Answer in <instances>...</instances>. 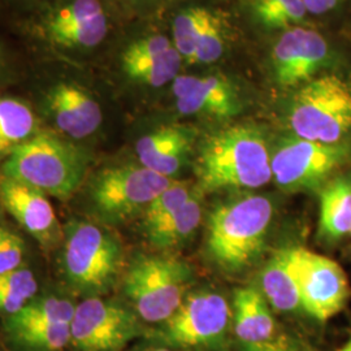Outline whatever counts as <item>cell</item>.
Masks as SVG:
<instances>
[{
	"mask_svg": "<svg viewBox=\"0 0 351 351\" xmlns=\"http://www.w3.org/2000/svg\"><path fill=\"white\" fill-rule=\"evenodd\" d=\"M195 175L206 191L264 186L272 178V168L263 136L250 125L213 133L202 145Z\"/></svg>",
	"mask_w": 351,
	"mask_h": 351,
	"instance_id": "cell-1",
	"label": "cell"
},
{
	"mask_svg": "<svg viewBox=\"0 0 351 351\" xmlns=\"http://www.w3.org/2000/svg\"><path fill=\"white\" fill-rule=\"evenodd\" d=\"M88 169L84 151L50 133H37L7 158L4 177L66 199L81 185Z\"/></svg>",
	"mask_w": 351,
	"mask_h": 351,
	"instance_id": "cell-2",
	"label": "cell"
},
{
	"mask_svg": "<svg viewBox=\"0 0 351 351\" xmlns=\"http://www.w3.org/2000/svg\"><path fill=\"white\" fill-rule=\"evenodd\" d=\"M274 206L263 195H247L219 204L207 226V249L226 271H239L261 254Z\"/></svg>",
	"mask_w": 351,
	"mask_h": 351,
	"instance_id": "cell-3",
	"label": "cell"
},
{
	"mask_svg": "<svg viewBox=\"0 0 351 351\" xmlns=\"http://www.w3.org/2000/svg\"><path fill=\"white\" fill-rule=\"evenodd\" d=\"M289 124L298 138L336 145L351 132V85L336 75L303 84L291 101Z\"/></svg>",
	"mask_w": 351,
	"mask_h": 351,
	"instance_id": "cell-4",
	"label": "cell"
},
{
	"mask_svg": "<svg viewBox=\"0 0 351 351\" xmlns=\"http://www.w3.org/2000/svg\"><path fill=\"white\" fill-rule=\"evenodd\" d=\"M189 280L190 269L184 262L171 256H142L126 274V297L145 322L164 323L185 300Z\"/></svg>",
	"mask_w": 351,
	"mask_h": 351,
	"instance_id": "cell-5",
	"label": "cell"
},
{
	"mask_svg": "<svg viewBox=\"0 0 351 351\" xmlns=\"http://www.w3.org/2000/svg\"><path fill=\"white\" fill-rule=\"evenodd\" d=\"M121 265V249L112 236L99 226L77 223L68 229L64 249V271L80 290L108 288Z\"/></svg>",
	"mask_w": 351,
	"mask_h": 351,
	"instance_id": "cell-6",
	"label": "cell"
},
{
	"mask_svg": "<svg viewBox=\"0 0 351 351\" xmlns=\"http://www.w3.org/2000/svg\"><path fill=\"white\" fill-rule=\"evenodd\" d=\"M172 184L143 165H123L101 171L91 185V201L99 213L123 220L146 210L164 189Z\"/></svg>",
	"mask_w": 351,
	"mask_h": 351,
	"instance_id": "cell-7",
	"label": "cell"
},
{
	"mask_svg": "<svg viewBox=\"0 0 351 351\" xmlns=\"http://www.w3.org/2000/svg\"><path fill=\"white\" fill-rule=\"evenodd\" d=\"M230 310L226 298L213 291L185 297L181 306L164 322L162 337L178 349H203L219 345L226 337Z\"/></svg>",
	"mask_w": 351,
	"mask_h": 351,
	"instance_id": "cell-8",
	"label": "cell"
},
{
	"mask_svg": "<svg viewBox=\"0 0 351 351\" xmlns=\"http://www.w3.org/2000/svg\"><path fill=\"white\" fill-rule=\"evenodd\" d=\"M346 158L348 150L339 143L291 139L282 143L271 159L272 178L288 191L319 188Z\"/></svg>",
	"mask_w": 351,
	"mask_h": 351,
	"instance_id": "cell-9",
	"label": "cell"
},
{
	"mask_svg": "<svg viewBox=\"0 0 351 351\" xmlns=\"http://www.w3.org/2000/svg\"><path fill=\"white\" fill-rule=\"evenodd\" d=\"M138 335L137 315L119 303L91 297L75 306L71 342L78 350H120Z\"/></svg>",
	"mask_w": 351,
	"mask_h": 351,
	"instance_id": "cell-10",
	"label": "cell"
},
{
	"mask_svg": "<svg viewBox=\"0 0 351 351\" xmlns=\"http://www.w3.org/2000/svg\"><path fill=\"white\" fill-rule=\"evenodd\" d=\"M295 256L301 307L316 320L326 322L349 300L348 276L337 262L304 247H297Z\"/></svg>",
	"mask_w": 351,
	"mask_h": 351,
	"instance_id": "cell-11",
	"label": "cell"
},
{
	"mask_svg": "<svg viewBox=\"0 0 351 351\" xmlns=\"http://www.w3.org/2000/svg\"><path fill=\"white\" fill-rule=\"evenodd\" d=\"M42 33L62 49H94L107 37L108 19L99 0H71L43 19Z\"/></svg>",
	"mask_w": 351,
	"mask_h": 351,
	"instance_id": "cell-12",
	"label": "cell"
},
{
	"mask_svg": "<svg viewBox=\"0 0 351 351\" xmlns=\"http://www.w3.org/2000/svg\"><path fill=\"white\" fill-rule=\"evenodd\" d=\"M329 47L326 38L306 27H293L278 38L274 49L277 84L290 88L306 84L326 63Z\"/></svg>",
	"mask_w": 351,
	"mask_h": 351,
	"instance_id": "cell-13",
	"label": "cell"
},
{
	"mask_svg": "<svg viewBox=\"0 0 351 351\" xmlns=\"http://www.w3.org/2000/svg\"><path fill=\"white\" fill-rule=\"evenodd\" d=\"M172 91L177 110L184 114L228 120L241 110L236 88L223 75H177Z\"/></svg>",
	"mask_w": 351,
	"mask_h": 351,
	"instance_id": "cell-14",
	"label": "cell"
},
{
	"mask_svg": "<svg viewBox=\"0 0 351 351\" xmlns=\"http://www.w3.org/2000/svg\"><path fill=\"white\" fill-rule=\"evenodd\" d=\"M172 34L176 50L190 63H215L224 53V26L220 17L210 10L189 8L178 13Z\"/></svg>",
	"mask_w": 351,
	"mask_h": 351,
	"instance_id": "cell-15",
	"label": "cell"
},
{
	"mask_svg": "<svg viewBox=\"0 0 351 351\" xmlns=\"http://www.w3.org/2000/svg\"><path fill=\"white\" fill-rule=\"evenodd\" d=\"M182 60L169 38L150 36L126 47L121 56V65L125 75L133 81L160 88L175 80Z\"/></svg>",
	"mask_w": 351,
	"mask_h": 351,
	"instance_id": "cell-16",
	"label": "cell"
},
{
	"mask_svg": "<svg viewBox=\"0 0 351 351\" xmlns=\"http://www.w3.org/2000/svg\"><path fill=\"white\" fill-rule=\"evenodd\" d=\"M46 107L55 125L72 138H86L101 124L99 103L75 82L53 85L46 95Z\"/></svg>",
	"mask_w": 351,
	"mask_h": 351,
	"instance_id": "cell-17",
	"label": "cell"
},
{
	"mask_svg": "<svg viewBox=\"0 0 351 351\" xmlns=\"http://www.w3.org/2000/svg\"><path fill=\"white\" fill-rule=\"evenodd\" d=\"M0 201L17 223L38 239H51L56 216L43 193L12 178L0 180Z\"/></svg>",
	"mask_w": 351,
	"mask_h": 351,
	"instance_id": "cell-18",
	"label": "cell"
},
{
	"mask_svg": "<svg viewBox=\"0 0 351 351\" xmlns=\"http://www.w3.org/2000/svg\"><path fill=\"white\" fill-rule=\"evenodd\" d=\"M191 143L186 128L163 126L139 139L136 150L141 165L171 178L184 165Z\"/></svg>",
	"mask_w": 351,
	"mask_h": 351,
	"instance_id": "cell-19",
	"label": "cell"
},
{
	"mask_svg": "<svg viewBox=\"0 0 351 351\" xmlns=\"http://www.w3.org/2000/svg\"><path fill=\"white\" fill-rule=\"evenodd\" d=\"M295 250L297 247H287L277 251L264 267V297L277 311H294L301 307Z\"/></svg>",
	"mask_w": 351,
	"mask_h": 351,
	"instance_id": "cell-20",
	"label": "cell"
},
{
	"mask_svg": "<svg viewBox=\"0 0 351 351\" xmlns=\"http://www.w3.org/2000/svg\"><path fill=\"white\" fill-rule=\"evenodd\" d=\"M234 333L242 343H256L274 339L275 319L263 295L252 287L234 293Z\"/></svg>",
	"mask_w": 351,
	"mask_h": 351,
	"instance_id": "cell-21",
	"label": "cell"
},
{
	"mask_svg": "<svg viewBox=\"0 0 351 351\" xmlns=\"http://www.w3.org/2000/svg\"><path fill=\"white\" fill-rule=\"evenodd\" d=\"M320 233L339 239L351 232V180L339 177L330 181L320 195Z\"/></svg>",
	"mask_w": 351,
	"mask_h": 351,
	"instance_id": "cell-22",
	"label": "cell"
},
{
	"mask_svg": "<svg viewBox=\"0 0 351 351\" xmlns=\"http://www.w3.org/2000/svg\"><path fill=\"white\" fill-rule=\"evenodd\" d=\"M37 119L32 108L19 99H0V158L10 156L26 141L34 137Z\"/></svg>",
	"mask_w": 351,
	"mask_h": 351,
	"instance_id": "cell-23",
	"label": "cell"
},
{
	"mask_svg": "<svg viewBox=\"0 0 351 351\" xmlns=\"http://www.w3.org/2000/svg\"><path fill=\"white\" fill-rule=\"evenodd\" d=\"M202 220V198L198 190H193L186 203L159 226L147 230V236L156 247H175L195 232Z\"/></svg>",
	"mask_w": 351,
	"mask_h": 351,
	"instance_id": "cell-24",
	"label": "cell"
},
{
	"mask_svg": "<svg viewBox=\"0 0 351 351\" xmlns=\"http://www.w3.org/2000/svg\"><path fill=\"white\" fill-rule=\"evenodd\" d=\"M10 335L17 342L36 351H62L71 342V324L60 323H11Z\"/></svg>",
	"mask_w": 351,
	"mask_h": 351,
	"instance_id": "cell-25",
	"label": "cell"
},
{
	"mask_svg": "<svg viewBox=\"0 0 351 351\" xmlns=\"http://www.w3.org/2000/svg\"><path fill=\"white\" fill-rule=\"evenodd\" d=\"M37 289V280L29 269L19 268L0 274V313H19L33 300Z\"/></svg>",
	"mask_w": 351,
	"mask_h": 351,
	"instance_id": "cell-26",
	"label": "cell"
},
{
	"mask_svg": "<svg viewBox=\"0 0 351 351\" xmlns=\"http://www.w3.org/2000/svg\"><path fill=\"white\" fill-rule=\"evenodd\" d=\"M75 306L62 298H45L30 301L19 313L10 315L11 323H60L71 324L75 316Z\"/></svg>",
	"mask_w": 351,
	"mask_h": 351,
	"instance_id": "cell-27",
	"label": "cell"
},
{
	"mask_svg": "<svg viewBox=\"0 0 351 351\" xmlns=\"http://www.w3.org/2000/svg\"><path fill=\"white\" fill-rule=\"evenodd\" d=\"M256 19L269 29L288 27L306 16L303 0H254Z\"/></svg>",
	"mask_w": 351,
	"mask_h": 351,
	"instance_id": "cell-28",
	"label": "cell"
},
{
	"mask_svg": "<svg viewBox=\"0 0 351 351\" xmlns=\"http://www.w3.org/2000/svg\"><path fill=\"white\" fill-rule=\"evenodd\" d=\"M191 189L188 182L172 181V184L151 202L145 210L143 226L146 232L163 223L171 215L181 208L190 197Z\"/></svg>",
	"mask_w": 351,
	"mask_h": 351,
	"instance_id": "cell-29",
	"label": "cell"
},
{
	"mask_svg": "<svg viewBox=\"0 0 351 351\" xmlns=\"http://www.w3.org/2000/svg\"><path fill=\"white\" fill-rule=\"evenodd\" d=\"M25 246L23 239L5 228H0V274L19 269L23 263Z\"/></svg>",
	"mask_w": 351,
	"mask_h": 351,
	"instance_id": "cell-30",
	"label": "cell"
},
{
	"mask_svg": "<svg viewBox=\"0 0 351 351\" xmlns=\"http://www.w3.org/2000/svg\"><path fill=\"white\" fill-rule=\"evenodd\" d=\"M239 351H301L288 337L268 339L256 343H242Z\"/></svg>",
	"mask_w": 351,
	"mask_h": 351,
	"instance_id": "cell-31",
	"label": "cell"
},
{
	"mask_svg": "<svg viewBox=\"0 0 351 351\" xmlns=\"http://www.w3.org/2000/svg\"><path fill=\"white\" fill-rule=\"evenodd\" d=\"M341 0H303L307 13L323 14L330 12L339 4Z\"/></svg>",
	"mask_w": 351,
	"mask_h": 351,
	"instance_id": "cell-32",
	"label": "cell"
},
{
	"mask_svg": "<svg viewBox=\"0 0 351 351\" xmlns=\"http://www.w3.org/2000/svg\"><path fill=\"white\" fill-rule=\"evenodd\" d=\"M339 351H351V339L345 343L343 348H341Z\"/></svg>",
	"mask_w": 351,
	"mask_h": 351,
	"instance_id": "cell-33",
	"label": "cell"
},
{
	"mask_svg": "<svg viewBox=\"0 0 351 351\" xmlns=\"http://www.w3.org/2000/svg\"><path fill=\"white\" fill-rule=\"evenodd\" d=\"M152 351H171V350H168V349H156V350H152Z\"/></svg>",
	"mask_w": 351,
	"mask_h": 351,
	"instance_id": "cell-34",
	"label": "cell"
},
{
	"mask_svg": "<svg viewBox=\"0 0 351 351\" xmlns=\"http://www.w3.org/2000/svg\"><path fill=\"white\" fill-rule=\"evenodd\" d=\"M350 234H351V232H350Z\"/></svg>",
	"mask_w": 351,
	"mask_h": 351,
	"instance_id": "cell-35",
	"label": "cell"
}]
</instances>
